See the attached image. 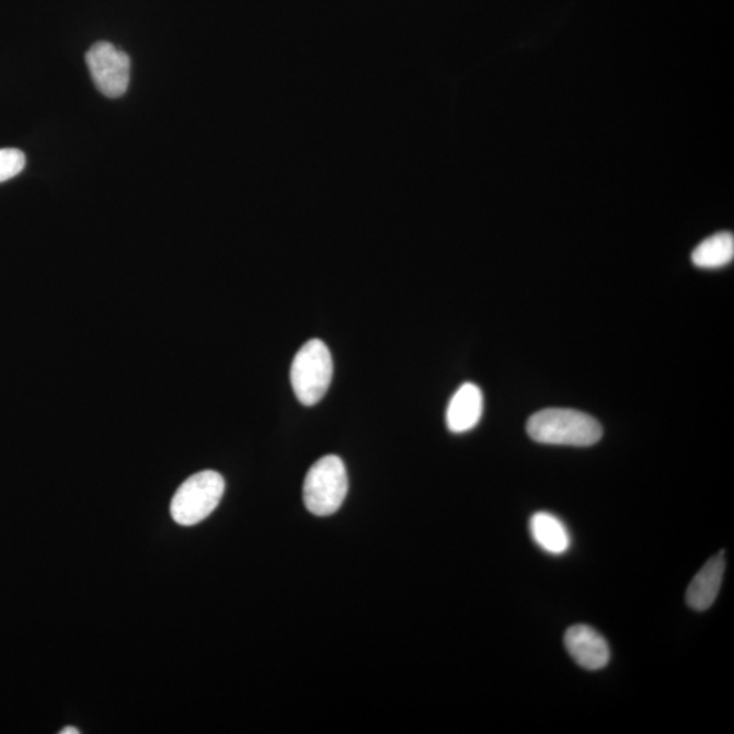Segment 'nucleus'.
Instances as JSON below:
<instances>
[{"label":"nucleus","instance_id":"6","mask_svg":"<svg viewBox=\"0 0 734 734\" xmlns=\"http://www.w3.org/2000/svg\"><path fill=\"white\" fill-rule=\"evenodd\" d=\"M564 647L575 663L587 670L606 668L611 658L607 641L586 624L570 627L564 634Z\"/></svg>","mask_w":734,"mask_h":734},{"label":"nucleus","instance_id":"1","mask_svg":"<svg viewBox=\"0 0 734 734\" xmlns=\"http://www.w3.org/2000/svg\"><path fill=\"white\" fill-rule=\"evenodd\" d=\"M527 433L539 444L585 448L603 438V427L595 417L577 410L547 409L529 417Z\"/></svg>","mask_w":734,"mask_h":734},{"label":"nucleus","instance_id":"11","mask_svg":"<svg viewBox=\"0 0 734 734\" xmlns=\"http://www.w3.org/2000/svg\"><path fill=\"white\" fill-rule=\"evenodd\" d=\"M26 165V157L19 149H0V183L19 176Z\"/></svg>","mask_w":734,"mask_h":734},{"label":"nucleus","instance_id":"5","mask_svg":"<svg viewBox=\"0 0 734 734\" xmlns=\"http://www.w3.org/2000/svg\"><path fill=\"white\" fill-rule=\"evenodd\" d=\"M87 65L95 88L105 98L118 99L127 93L131 77V59L108 42H100L90 47Z\"/></svg>","mask_w":734,"mask_h":734},{"label":"nucleus","instance_id":"9","mask_svg":"<svg viewBox=\"0 0 734 734\" xmlns=\"http://www.w3.org/2000/svg\"><path fill=\"white\" fill-rule=\"evenodd\" d=\"M530 535L535 543L541 550L552 553V555H562L567 552L572 539L564 524L551 513L539 512L530 518Z\"/></svg>","mask_w":734,"mask_h":734},{"label":"nucleus","instance_id":"7","mask_svg":"<svg viewBox=\"0 0 734 734\" xmlns=\"http://www.w3.org/2000/svg\"><path fill=\"white\" fill-rule=\"evenodd\" d=\"M483 414V393L472 382L462 383L446 411V425L451 433L461 434L478 426Z\"/></svg>","mask_w":734,"mask_h":734},{"label":"nucleus","instance_id":"10","mask_svg":"<svg viewBox=\"0 0 734 734\" xmlns=\"http://www.w3.org/2000/svg\"><path fill=\"white\" fill-rule=\"evenodd\" d=\"M733 257L734 237L730 231H722L700 242L691 255L693 265L703 269L725 267L733 262Z\"/></svg>","mask_w":734,"mask_h":734},{"label":"nucleus","instance_id":"2","mask_svg":"<svg viewBox=\"0 0 734 734\" xmlns=\"http://www.w3.org/2000/svg\"><path fill=\"white\" fill-rule=\"evenodd\" d=\"M348 493L346 466L335 455L321 457L310 468L303 483V502L318 517H329L341 509Z\"/></svg>","mask_w":734,"mask_h":734},{"label":"nucleus","instance_id":"3","mask_svg":"<svg viewBox=\"0 0 734 734\" xmlns=\"http://www.w3.org/2000/svg\"><path fill=\"white\" fill-rule=\"evenodd\" d=\"M333 375L332 355L324 342L312 339L305 343L290 370V381L298 402L314 405L325 397Z\"/></svg>","mask_w":734,"mask_h":734},{"label":"nucleus","instance_id":"8","mask_svg":"<svg viewBox=\"0 0 734 734\" xmlns=\"http://www.w3.org/2000/svg\"><path fill=\"white\" fill-rule=\"evenodd\" d=\"M725 564L724 552H720L704 564L688 586L686 595L688 606L699 612L713 606L724 580Z\"/></svg>","mask_w":734,"mask_h":734},{"label":"nucleus","instance_id":"4","mask_svg":"<svg viewBox=\"0 0 734 734\" xmlns=\"http://www.w3.org/2000/svg\"><path fill=\"white\" fill-rule=\"evenodd\" d=\"M225 494V480L216 471L195 473L180 485L173 496L171 513L174 521L191 527L217 509Z\"/></svg>","mask_w":734,"mask_h":734},{"label":"nucleus","instance_id":"12","mask_svg":"<svg viewBox=\"0 0 734 734\" xmlns=\"http://www.w3.org/2000/svg\"><path fill=\"white\" fill-rule=\"evenodd\" d=\"M60 733L61 734H79L81 732L76 730V727H66V730L61 731Z\"/></svg>","mask_w":734,"mask_h":734}]
</instances>
